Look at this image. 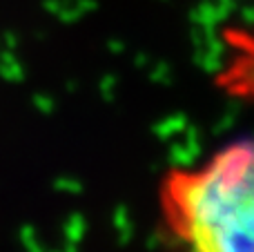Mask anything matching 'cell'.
<instances>
[{
  "mask_svg": "<svg viewBox=\"0 0 254 252\" xmlns=\"http://www.w3.org/2000/svg\"><path fill=\"white\" fill-rule=\"evenodd\" d=\"M252 143L221 150L201 172L172 170L163 210L190 252H252Z\"/></svg>",
  "mask_w": 254,
  "mask_h": 252,
  "instance_id": "cell-1",
  "label": "cell"
},
{
  "mask_svg": "<svg viewBox=\"0 0 254 252\" xmlns=\"http://www.w3.org/2000/svg\"><path fill=\"white\" fill-rule=\"evenodd\" d=\"M65 232H67V239H69L71 244H76V241H80V237H83V232H85V221L80 217H74L69 221V226L65 228Z\"/></svg>",
  "mask_w": 254,
  "mask_h": 252,
  "instance_id": "cell-2",
  "label": "cell"
}]
</instances>
